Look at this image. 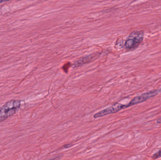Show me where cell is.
<instances>
[{
	"instance_id": "1",
	"label": "cell",
	"mask_w": 161,
	"mask_h": 160,
	"mask_svg": "<svg viewBox=\"0 0 161 160\" xmlns=\"http://www.w3.org/2000/svg\"><path fill=\"white\" fill-rule=\"evenodd\" d=\"M20 106V101L12 100L6 102L0 108V122L4 121L15 114L19 109Z\"/></svg>"
},
{
	"instance_id": "2",
	"label": "cell",
	"mask_w": 161,
	"mask_h": 160,
	"mask_svg": "<svg viewBox=\"0 0 161 160\" xmlns=\"http://www.w3.org/2000/svg\"><path fill=\"white\" fill-rule=\"evenodd\" d=\"M144 32L142 31H134L130 33L125 43V47L129 50L137 49L143 40Z\"/></svg>"
},
{
	"instance_id": "3",
	"label": "cell",
	"mask_w": 161,
	"mask_h": 160,
	"mask_svg": "<svg viewBox=\"0 0 161 160\" xmlns=\"http://www.w3.org/2000/svg\"><path fill=\"white\" fill-rule=\"evenodd\" d=\"M160 92L161 90L157 89V90H152V91L146 92V93H144L140 95L134 97L129 103H128V107L129 108L130 106H134L136 104L144 102L149 99L157 95Z\"/></svg>"
},
{
	"instance_id": "4",
	"label": "cell",
	"mask_w": 161,
	"mask_h": 160,
	"mask_svg": "<svg viewBox=\"0 0 161 160\" xmlns=\"http://www.w3.org/2000/svg\"><path fill=\"white\" fill-rule=\"evenodd\" d=\"M127 104H122L119 103H116L115 105H113L111 107L106 108L97 113L94 115V118H97L98 117H102L108 115L112 114L115 113L123 109L127 108Z\"/></svg>"
},
{
	"instance_id": "5",
	"label": "cell",
	"mask_w": 161,
	"mask_h": 160,
	"mask_svg": "<svg viewBox=\"0 0 161 160\" xmlns=\"http://www.w3.org/2000/svg\"><path fill=\"white\" fill-rule=\"evenodd\" d=\"M161 157V149L158 151L157 153L152 156V158L154 160L157 159L158 158H160Z\"/></svg>"
},
{
	"instance_id": "6",
	"label": "cell",
	"mask_w": 161,
	"mask_h": 160,
	"mask_svg": "<svg viewBox=\"0 0 161 160\" xmlns=\"http://www.w3.org/2000/svg\"><path fill=\"white\" fill-rule=\"evenodd\" d=\"M157 123L159 124H161V116L157 119Z\"/></svg>"
},
{
	"instance_id": "7",
	"label": "cell",
	"mask_w": 161,
	"mask_h": 160,
	"mask_svg": "<svg viewBox=\"0 0 161 160\" xmlns=\"http://www.w3.org/2000/svg\"><path fill=\"white\" fill-rule=\"evenodd\" d=\"M6 2V1H0V4L2 3H5V2Z\"/></svg>"
}]
</instances>
